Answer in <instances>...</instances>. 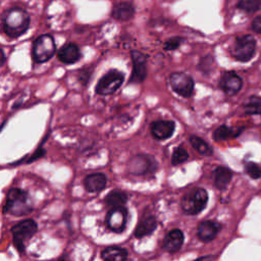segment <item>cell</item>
<instances>
[{"instance_id": "obj_5", "label": "cell", "mask_w": 261, "mask_h": 261, "mask_svg": "<svg viewBox=\"0 0 261 261\" xmlns=\"http://www.w3.org/2000/svg\"><path fill=\"white\" fill-rule=\"evenodd\" d=\"M56 52L54 39L51 35L45 34L39 36L33 44L32 56L35 62L43 63L53 57Z\"/></svg>"}, {"instance_id": "obj_9", "label": "cell", "mask_w": 261, "mask_h": 261, "mask_svg": "<svg viewBox=\"0 0 261 261\" xmlns=\"http://www.w3.org/2000/svg\"><path fill=\"white\" fill-rule=\"evenodd\" d=\"M127 217L128 212L124 206L111 207L106 215V225L110 230L116 233L122 232L126 226Z\"/></svg>"}, {"instance_id": "obj_31", "label": "cell", "mask_w": 261, "mask_h": 261, "mask_svg": "<svg viewBox=\"0 0 261 261\" xmlns=\"http://www.w3.org/2000/svg\"><path fill=\"white\" fill-rule=\"evenodd\" d=\"M44 154H45V150H44L42 147H40V148H39V149L34 153V155H32V156L28 159L27 163H30V162H32V161L37 160L38 158L43 157V156H44Z\"/></svg>"}, {"instance_id": "obj_23", "label": "cell", "mask_w": 261, "mask_h": 261, "mask_svg": "<svg viewBox=\"0 0 261 261\" xmlns=\"http://www.w3.org/2000/svg\"><path fill=\"white\" fill-rule=\"evenodd\" d=\"M240 133H242L241 128H233V127H229L227 125H220L219 127H217L214 133H213V139L216 142H220V141H225L228 140L229 138H234L237 137Z\"/></svg>"}, {"instance_id": "obj_13", "label": "cell", "mask_w": 261, "mask_h": 261, "mask_svg": "<svg viewBox=\"0 0 261 261\" xmlns=\"http://www.w3.org/2000/svg\"><path fill=\"white\" fill-rule=\"evenodd\" d=\"M150 129L156 140H166L173 135L175 123L172 120H156L152 122Z\"/></svg>"}, {"instance_id": "obj_28", "label": "cell", "mask_w": 261, "mask_h": 261, "mask_svg": "<svg viewBox=\"0 0 261 261\" xmlns=\"http://www.w3.org/2000/svg\"><path fill=\"white\" fill-rule=\"evenodd\" d=\"M245 171L254 179L261 177V166L255 162H247L245 164Z\"/></svg>"}, {"instance_id": "obj_22", "label": "cell", "mask_w": 261, "mask_h": 261, "mask_svg": "<svg viewBox=\"0 0 261 261\" xmlns=\"http://www.w3.org/2000/svg\"><path fill=\"white\" fill-rule=\"evenodd\" d=\"M126 202H127V196L124 192L120 190H113L109 192L105 197V203L107 206H110V207L124 206Z\"/></svg>"}, {"instance_id": "obj_24", "label": "cell", "mask_w": 261, "mask_h": 261, "mask_svg": "<svg viewBox=\"0 0 261 261\" xmlns=\"http://www.w3.org/2000/svg\"><path fill=\"white\" fill-rule=\"evenodd\" d=\"M190 143L195 150H197L201 155L211 156L213 154V149L200 137L198 136H190Z\"/></svg>"}, {"instance_id": "obj_17", "label": "cell", "mask_w": 261, "mask_h": 261, "mask_svg": "<svg viewBox=\"0 0 261 261\" xmlns=\"http://www.w3.org/2000/svg\"><path fill=\"white\" fill-rule=\"evenodd\" d=\"M58 59L65 64H72L81 58V51L77 45L68 43L63 45L57 52Z\"/></svg>"}, {"instance_id": "obj_18", "label": "cell", "mask_w": 261, "mask_h": 261, "mask_svg": "<svg viewBox=\"0 0 261 261\" xmlns=\"http://www.w3.org/2000/svg\"><path fill=\"white\" fill-rule=\"evenodd\" d=\"M157 227V219L155 216H147L142 219L135 228V237L137 239H143L149 234H151Z\"/></svg>"}, {"instance_id": "obj_33", "label": "cell", "mask_w": 261, "mask_h": 261, "mask_svg": "<svg viewBox=\"0 0 261 261\" xmlns=\"http://www.w3.org/2000/svg\"><path fill=\"white\" fill-rule=\"evenodd\" d=\"M4 61H5V54H4V51L2 50V62H1V64H3Z\"/></svg>"}, {"instance_id": "obj_3", "label": "cell", "mask_w": 261, "mask_h": 261, "mask_svg": "<svg viewBox=\"0 0 261 261\" xmlns=\"http://www.w3.org/2000/svg\"><path fill=\"white\" fill-rule=\"evenodd\" d=\"M208 193L203 188H196L187 193L180 202V207L186 214H199L207 205Z\"/></svg>"}, {"instance_id": "obj_2", "label": "cell", "mask_w": 261, "mask_h": 261, "mask_svg": "<svg viewBox=\"0 0 261 261\" xmlns=\"http://www.w3.org/2000/svg\"><path fill=\"white\" fill-rule=\"evenodd\" d=\"M33 209L28 192L19 188H11L6 196L4 212H8L15 216L29 214Z\"/></svg>"}, {"instance_id": "obj_8", "label": "cell", "mask_w": 261, "mask_h": 261, "mask_svg": "<svg viewBox=\"0 0 261 261\" xmlns=\"http://www.w3.org/2000/svg\"><path fill=\"white\" fill-rule=\"evenodd\" d=\"M256 52V41L250 35L238 37L232 49L233 57L242 62L249 61Z\"/></svg>"}, {"instance_id": "obj_19", "label": "cell", "mask_w": 261, "mask_h": 261, "mask_svg": "<svg viewBox=\"0 0 261 261\" xmlns=\"http://www.w3.org/2000/svg\"><path fill=\"white\" fill-rule=\"evenodd\" d=\"M128 253L124 248L118 246L106 247L101 252V258L106 261H123L127 259Z\"/></svg>"}, {"instance_id": "obj_26", "label": "cell", "mask_w": 261, "mask_h": 261, "mask_svg": "<svg viewBox=\"0 0 261 261\" xmlns=\"http://www.w3.org/2000/svg\"><path fill=\"white\" fill-rule=\"evenodd\" d=\"M238 7L247 12H255L261 10V0H240Z\"/></svg>"}, {"instance_id": "obj_29", "label": "cell", "mask_w": 261, "mask_h": 261, "mask_svg": "<svg viewBox=\"0 0 261 261\" xmlns=\"http://www.w3.org/2000/svg\"><path fill=\"white\" fill-rule=\"evenodd\" d=\"M182 38H180V37H173V38H170V39H168L165 43H164V45H163V48L165 49V50H167V51H170V50H175V49H177L179 46H180V44L182 43Z\"/></svg>"}, {"instance_id": "obj_11", "label": "cell", "mask_w": 261, "mask_h": 261, "mask_svg": "<svg viewBox=\"0 0 261 261\" xmlns=\"http://www.w3.org/2000/svg\"><path fill=\"white\" fill-rule=\"evenodd\" d=\"M130 57L133 61V71L128 83H142L147 76V56L138 50H133L130 51Z\"/></svg>"}, {"instance_id": "obj_14", "label": "cell", "mask_w": 261, "mask_h": 261, "mask_svg": "<svg viewBox=\"0 0 261 261\" xmlns=\"http://www.w3.org/2000/svg\"><path fill=\"white\" fill-rule=\"evenodd\" d=\"M184 241V232L178 228H174L168 231L164 237L162 242V248L168 253H175L181 248Z\"/></svg>"}, {"instance_id": "obj_10", "label": "cell", "mask_w": 261, "mask_h": 261, "mask_svg": "<svg viewBox=\"0 0 261 261\" xmlns=\"http://www.w3.org/2000/svg\"><path fill=\"white\" fill-rule=\"evenodd\" d=\"M172 90L181 97L189 98L194 92V80L185 72H173L169 76Z\"/></svg>"}, {"instance_id": "obj_25", "label": "cell", "mask_w": 261, "mask_h": 261, "mask_svg": "<svg viewBox=\"0 0 261 261\" xmlns=\"http://www.w3.org/2000/svg\"><path fill=\"white\" fill-rule=\"evenodd\" d=\"M244 109L247 114H261V97L250 96L244 103Z\"/></svg>"}, {"instance_id": "obj_30", "label": "cell", "mask_w": 261, "mask_h": 261, "mask_svg": "<svg viewBox=\"0 0 261 261\" xmlns=\"http://www.w3.org/2000/svg\"><path fill=\"white\" fill-rule=\"evenodd\" d=\"M90 77H91V70L83 69V70L79 73V80H80V82L83 83L84 85L87 84V82L89 81Z\"/></svg>"}, {"instance_id": "obj_16", "label": "cell", "mask_w": 261, "mask_h": 261, "mask_svg": "<svg viewBox=\"0 0 261 261\" xmlns=\"http://www.w3.org/2000/svg\"><path fill=\"white\" fill-rule=\"evenodd\" d=\"M107 184V177L102 172H95L87 175L84 179V187L89 193H99L103 191Z\"/></svg>"}, {"instance_id": "obj_15", "label": "cell", "mask_w": 261, "mask_h": 261, "mask_svg": "<svg viewBox=\"0 0 261 261\" xmlns=\"http://www.w3.org/2000/svg\"><path fill=\"white\" fill-rule=\"evenodd\" d=\"M220 228L221 225L218 222L212 220H204L198 225L197 236L200 239V241L208 243L215 239Z\"/></svg>"}, {"instance_id": "obj_32", "label": "cell", "mask_w": 261, "mask_h": 261, "mask_svg": "<svg viewBox=\"0 0 261 261\" xmlns=\"http://www.w3.org/2000/svg\"><path fill=\"white\" fill-rule=\"evenodd\" d=\"M252 29L254 32L261 34V15H258L257 17L254 18L252 22Z\"/></svg>"}, {"instance_id": "obj_1", "label": "cell", "mask_w": 261, "mask_h": 261, "mask_svg": "<svg viewBox=\"0 0 261 261\" xmlns=\"http://www.w3.org/2000/svg\"><path fill=\"white\" fill-rule=\"evenodd\" d=\"M3 31L9 38H18L23 35L30 25L29 14L20 8H11L3 16Z\"/></svg>"}, {"instance_id": "obj_4", "label": "cell", "mask_w": 261, "mask_h": 261, "mask_svg": "<svg viewBox=\"0 0 261 261\" xmlns=\"http://www.w3.org/2000/svg\"><path fill=\"white\" fill-rule=\"evenodd\" d=\"M37 229L38 225L34 219H24L12 226L11 233L13 245L18 252L23 253L25 251L27 241H29L37 232Z\"/></svg>"}, {"instance_id": "obj_7", "label": "cell", "mask_w": 261, "mask_h": 261, "mask_svg": "<svg viewBox=\"0 0 261 261\" xmlns=\"http://www.w3.org/2000/svg\"><path fill=\"white\" fill-rule=\"evenodd\" d=\"M158 167L156 159L149 154H138L130 158L127 163L129 173L134 175H146L156 171Z\"/></svg>"}, {"instance_id": "obj_21", "label": "cell", "mask_w": 261, "mask_h": 261, "mask_svg": "<svg viewBox=\"0 0 261 261\" xmlns=\"http://www.w3.org/2000/svg\"><path fill=\"white\" fill-rule=\"evenodd\" d=\"M135 9L129 3H118L112 9V16L117 20L126 21L134 16Z\"/></svg>"}, {"instance_id": "obj_12", "label": "cell", "mask_w": 261, "mask_h": 261, "mask_svg": "<svg viewBox=\"0 0 261 261\" xmlns=\"http://www.w3.org/2000/svg\"><path fill=\"white\" fill-rule=\"evenodd\" d=\"M243 86V81L234 71L224 72L219 80V87L226 95L237 94Z\"/></svg>"}, {"instance_id": "obj_20", "label": "cell", "mask_w": 261, "mask_h": 261, "mask_svg": "<svg viewBox=\"0 0 261 261\" xmlns=\"http://www.w3.org/2000/svg\"><path fill=\"white\" fill-rule=\"evenodd\" d=\"M232 177V172L225 166H218L214 170V185L218 190H224Z\"/></svg>"}, {"instance_id": "obj_6", "label": "cell", "mask_w": 261, "mask_h": 261, "mask_svg": "<svg viewBox=\"0 0 261 261\" xmlns=\"http://www.w3.org/2000/svg\"><path fill=\"white\" fill-rule=\"evenodd\" d=\"M124 80L123 72L117 69H110L106 72L97 83L95 91L97 94L106 96L116 92V90L122 85Z\"/></svg>"}, {"instance_id": "obj_27", "label": "cell", "mask_w": 261, "mask_h": 261, "mask_svg": "<svg viewBox=\"0 0 261 261\" xmlns=\"http://www.w3.org/2000/svg\"><path fill=\"white\" fill-rule=\"evenodd\" d=\"M188 158H189V153L187 152V150L184 149L182 147H176L172 152L171 164L173 166H176V165L185 162Z\"/></svg>"}]
</instances>
